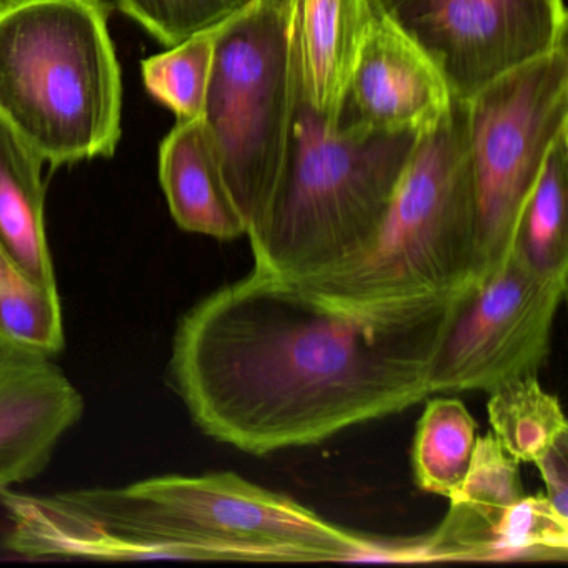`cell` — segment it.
Listing matches in <instances>:
<instances>
[{
  "label": "cell",
  "instance_id": "obj_24",
  "mask_svg": "<svg viewBox=\"0 0 568 568\" xmlns=\"http://www.w3.org/2000/svg\"><path fill=\"white\" fill-rule=\"evenodd\" d=\"M534 465L544 478L545 497L561 517L568 518V435L548 448Z\"/></svg>",
  "mask_w": 568,
  "mask_h": 568
},
{
  "label": "cell",
  "instance_id": "obj_5",
  "mask_svg": "<svg viewBox=\"0 0 568 568\" xmlns=\"http://www.w3.org/2000/svg\"><path fill=\"white\" fill-rule=\"evenodd\" d=\"M59 494L122 530L207 548L214 561L387 560L392 550L232 471Z\"/></svg>",
  "mask_w": 568,
  "mask_h": 568
},
{
  "label": "cell",
  "instance_id": "obj_17",
  "mask_svg": "<svg viewBox=\"0 0 568 568\" xmlns=\"http://www.w3.org/2000/svg\"><path fill=\"white\" fill-rule=\"evenodd\" d=\"M64 347L59 288L36 281L0 247V351L54 358Z\"/></svg>",
  "mask_w": 568,
  "mask_h": 568
},
{
  "label": "cell",
  "instance_id": "obj_6",
  "mask_svg": "<svg viewBox=\"0 0 568 568\" xmlns=\"http://www.w3.org/2000/svg\"><path fill=\"white\" fill-rule=\"evenodd\" d=\"M287 0H254L214 29L202 124L248 235L284 174L297 104Z\"/></svg>",
  "mask_w": 568,
  "mask_h": 568
},
{
  "label": "cell",
  "instance_id": "obj_18",
  "mask_svg": "<svg viewBox=\"0 0 568 568\" xmlns=\"http://www.w3.org/2000/svg\"><path fill=\"white\" fill-rule=\"evenodd\" d=\"M477 422L457 398L428 402L415 430L412 465L418 488L452 498L464 484L477 445Z\"/></svg>",
  "mask_w": 568,
  "mask_h": 568
},
{
  "label": "cell",
  "instance_id": "obj_12",
  "mask_svg": "<svg viewBox=\"0 0 568 568\" xmlns=\"http://www.w3.org/2000/svg\"><path fill=\"white\" fill-rule=\"evenodd\" d=\"M0 508L9 521L4 547L24 558L214 561L207 548L122 530L61 494H24L12 488L0 495Z\"/></svg>",
  "mask_w": 568,
  "mask_h": 568
},
{
  "label": "cell",
  "instance_id": "obj_13",
  "mask_svg": "<svg viewBox=\"0 0 568 568\" xmlns=\"http://www.w3.org/2000/svg\"><path fill=\"white\" fill-rule=\"evenodd\" d=\"M377 12L375 0H287L298 98L334 131Z\"/></svg>",
  "mask_w": 568,
  "mask_h": 568
},
{
  "label": "cell",
  "instance_id": "obj_15",
  "mask_svg": "<svg viewBox=\"0 0 568 568\" xmlns=\"http://www.w3.org/2000/svg\"><path fill=\"white\" fill-rule=\"evenodd\" d=\"M159 181L172 219L182 231L217 241L247 234L201 119L178 121L162 141Z\"/></svg>",
  "mask_w": 568,
  "mask_h": 568
},
{
  "label": "cell",
  "instance_id": "obj_10",
  "mask_svg": "<svg viewBox=\"0 0 568 568\" xmlns=\"http://www.w3.org/2000/svg\"><path fill=\"white\" fill-rule=\"evenodd\" d=\"M452 104L454 98L434 62L378 11L345 92L335 132L422 134L437 125Z\"/></svg>",
  "mask_w": 568,
  "mask_h": 568
},
{
  "label": "cell",
  "instance_id": "obj_2",
  "mask_svg": "<svg viewBox=\"0 0 568 568\" xmlns=\"http://www.w3.org/2000/svg\"><path fill=\"white\" fill-rule=\"evenodd\" d=\"M478 278L467 108L454 99L448 114L418 134L374 244L348 264L291 284L338 311L382 314L457 297Z\"/></svg>",
  "mask_w": 568,
  "mask_h": 568
},
{
  "label": "cell",
  "instance_id": "obj_4",
  "mask_svg": "<svg viewBox=\"0 0 568 568\" xmlns=\"http://www.w3.org/2000/svg\"><path fill=\"white\" fill-rule=\"evenodd\" d=\"M417 138L337 134L297 94L281 184L247 235L254 268L297 282L361 257L377 239Z\"/></svg>",
  "mask_w": 568,
  "mask_h": 568
},
{
  "label": "cell",
  "instance_id": "obj_11",
  "mask_svg": "<svg viewBox=\"0 0 568 568\" xmlns=\"http://www.w3.org/2000/svg\"><path fill=\"white\" fill-rule=\"evenodd\" d=\"M84 410L54 358L0 351V495L38 478Z\"/></svg>",
  "mask_w": 568,
  "mask_h": 568
},
{
  "label": "cell",
  "instance_id": "obj_22",
  "mask_svg": "<svg viewBox=\"0 0 568 568\" xmlns=\"http://www.w3.org/2000/svg\"><path fill=\"white\" fill-rule=\"evenodd\" d=\"M518 465L494 434L478 437L467 477L460 490L448 498L450 510L471 520L497 521L525 497Z\"/></svg>",
  "mask_w": 568,
  "mask_h": 568
},
{
  "label": "cell",
  "instance_id": "obj_20",
  "mask_svg": "<svg viewBox=\"0 0 568 568\" xmlns=\"http://www.w3.org/2000/svg\"><path fill=\"white\" fill-rule=\"evenodd\" d=\"M487 410L491 434L518 464H535L568 435L560 400L541 388L537 375L491 390Z\"/></svg>",
  "mask_w": 568,
  "mask_h": 568
},
{
  "label": "cell",
  "instance_id": "obj_19",
  "mask_svg": "<svg viewBox=\"0 0 568 568\" xmlns=\"http://www.w3.org/2000/svg\"><path fill=\"white\" fill-rule=\"evenodd\" d=\"M568 129L548 149L540 178L518 221L515 247L544 274H568Z\"/></svg>",
  "mask_w": 568,
  "mask_h": 568
},
{
  "label": "cell",
  "instance_id": "obj_1",
  "mask_svg": "<svg viewBox=\"0 0 568 568\" xmlns=\"http://www.w3.org/2000/svg\"><path fill=\"white\" fill-rule=\"evenodd\" d=\"M464 294L358 314L252 268L179 318L168 382L219 444L257 457L318 445L432 395V362Z\"/></svg>",
  "mask_w": 568,
  "mask_h": 568
},
{
  "label": "cell",
  "instance_id": "obj_21",
  "mask_svg": "<svg viewBox=\"0 0 568 568\" xmlns=\"http://www.w3.org/2000/svg\"><path fill=\"white\" fill-rule=\"evenodd\" d=\"M214 59V31L195 36L141 64L145 91L178 115L201 119Z\"/></svg>",
  "mask_w": 568,
  "mask_h": 568
},
{
  "label": "cell",
  "instance_id": "obj_23",
  "mask_svg": "<svg viewBox=\"0 0 568 568\" xmlns=\"http://www.w3.org/2000/svg\"><path fill=\"white\" fill-rule=\"evenodd\" d=\"M254 0H114L115 8L138 22L165 49L214 31Z\"/></svg>",
  "mask_w": 568,
  "mask_h": 568
},
{
  "label": "cell",
  "instance_id": "obj_7",
  "mask_svg": "<svg viewBox=\"0 0 568 568\" xmlns=\"http://www.w3.org/2000/svg\"><path fill=\"white\" fill-rule=\"evenodd\" d=\"M464 102L481 281L514 248L548 149L568 129V45L501 75Z\"/></svg>",
  "mask_w": 568,
  "mask_h": 568
},
{
  "label": "cell",
  "instance_id": "obj_3",
  "mask_svg": "<svg viewBox=\"0 0 568 568\" xmlns=\"http://www.w3.org/2000/svg\"><path fill=\"white\" fill-rule=\"evenodd\" d=\"M112 11L109 0H0V118L52 169L118 151Z\"/></svg>",
  "mask_w": 568,
  "mask_h": 568
},
{
  "label": "cell",
  "instance_id": "obj_16",
  "mask_svg": "<svg viewBox=\"0 0 568 568\" xmlns=\"http://www.w3.org/2000/svg\"><path fill=\"white\" fill-rule=\"evenodd\" d=\"M44 164L0 118V247L36 281L58 287L45 229Z\"/></svg>",
  "mask_w": 568,
  "mask_h": 568
},
{
  "label": "cell",
  "instance_id": "obj_14",
  "mask_svg": "<svg viewBox=\"0 0 568 568\" xmlns=\"http://www.w3.org/2000/svg\"><path fill=\"white\" fill-rule=\"evenodd\" d=\"M408 561H565L568 518L545 495H525L494 524L447 517L417 545Z\"/></svg>",
  "mask_w": 568,
  "mask_h": 568
},
{
  "label": "cell",
  "instance_id": "obj_9",
  "mask_svg": "<svg viewBox=\"0 0 568 568\" xmlns=\"http://www.w3.org/2000/svg\"><path fill=\"white\" fill-rule=\"evenodd\" d=\"M468 101L501 75L568 45L565 0H375Z\"/></svg>",
  "mask_w": 568,
  "mask_h": 568
},
{
  "label": "cell",
  "instance_id": "obj_8",
  "mask_svg": "<svg viewBox=\"0 0 568 568\" xmlns=\"http://www.w3.org/2000/svg\"><path fill=\"white\" fill-rule=\"evenodd\" d=\"M567 287L568 274L538 272L514 245L458 302L432 362V394H490L538 375Z\"/></svg>",
  "mask_w": 568,
  "mask_h": 568
}]
</instances>
